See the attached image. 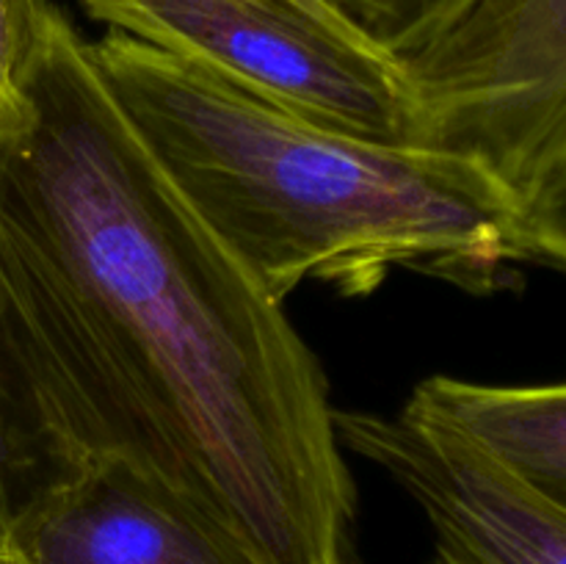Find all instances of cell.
Masks as SVG:
<instances>
[{
	"instance_id": "9c48e42d",
	"label": "cell",
	"mask_w": 566,
	"mask_h": 564,
	"mask_svg": "<svg viewBox=\"0 0 566 564\" xmlns=\"http://www.w3.org/2000/svg\"><path fill=\"white\" fill-rule=\"evenodd\" d=\"M368 42L407 61L434 44L475 0H324Z\"/></svg>"
},
{
	"instance_id": "30bf717a",
	"label": "cell",
	"mask_w": 566,
	"mask_h": 564,
	"mask_svg": "<svg viewBox=\"0 0 566 564\" xmlns=\"http://www.w3.org/2000/svg\"><path fill=\"white\" fill-rule=\"evenodd\" d=\"M48 0H0V133L22 105L28 72L42 42Z\"/></svg>"
},
{
	"instance_id": "8992f818",
	"label": "cell",
	"mask_w": 566,
	"mask_h": 564,
	"mask_svg": "<svg viewBox=\"0 0 566 564\" xmlns=\"http://www.w3.org/2000/svg\"><path fill=\"white\" fill-rule=\"evenodd\" d=\"M3 564H254L133 464L94 457L17 518Z\"/></svg>"
},
{
	"instance_id": "8fae6325",
	"label": "cell",
	"mask_w": 566,
	"mask_h": 564,
	"mask_svg": "<svg viewBox=\"0 0 566 564\" xmlns=\"http://www.w3.org/2000/svg\"><path fill=\"white\" fill-rule=\"evenodd\" d=\"M536 260L566 271V160L551 171L525 205Z\"/></svg>"
},
{
	"instance_id": "ba28073f",
	"label": "cell",
	"mask_w": 566,
	"mask_h": 564,
	"mask_svg": "<svg viewBox=\"0 0 566 564\" xmlns=\"http://www.w3.org/2000/svg\"><path fill=\"white\" fill-rule=\"evenodd\" d=\"M86 462L42 387L0 337V564L17 518Z\"/></svg>"
},
{
	"instance_id": "5b68a950",
	"label": "cell",
	"mask_w": 566,
	"mask_h": 564,
	"mask_svg": "<svg viewBox=\"0 0 566 564\" xmlns=\"http://www.w3.org/2000/svg\"><path fill=\"white\" fill-rule=\"evenodd\" d=\"M335 429L423 509L434 564H566V509L453 426L403 407L335 409Z\"/></svg>"
},
{
	"instance_id": "6da1fadb",
	"label": "cell",
	"mask_w": 566,
	"mask_h": 564,
	"mask_svg": "<svg viewBox=\"0 0 566 564\" xmlns=\"http://www.w3.org/2000/svg\"><path fill=\"white\" fill-rule=\"evenodd\" d=\"M0 337L86 459L160 481L254 564H354L357 490L324 368L53 3L0 133Z\"/></svg>"
},
{
	"instance_id": "3957f363",
	"label": "cell",
	"mask_w": 566,
	"mask_h": 564,
	"mask_svg": "<svg viewBox=\"0 0 566 564\" xmlns=\"http://www.w3.org/2000/svg\"><path fill=\"white\" fill-rule=\"evenodd\" d=\"M111 31L153 44L302 119L385 144H420L401 59L324 0H81Z\"/></svg>"
},
{
	"instance_id": "7a4b0ae2",
	"label": "cell",
	"mask_w": 566,
	"mask_h": 564,
	"mask_svg": "<svg viewBox=\"0 0 566 564\" xmlns=\"http://www.w3.org/2000/svg\"><path fill=\"white\" fill-rule=\"evenodd\" d=\"M88 50L138 142L274 302L304 280L370 293L392 269L492 293L536 260L525 208L468 155L302 119L122 31Z\"/></svg>"
},
{
	"instance_id": "277c9868",
	"label": "cell",
	"mask_w": 566,
	"mask_h": 564,
	"mask_svg": "<svg viewBox=\"0 0 566 564\" xmlns=\"http://www.w3.org/2000/svg\"><path fill=\"white\" fill-rule=\"evenodd\" d=\"M403 66L420 144L473 158L523 208L566 160V0H475Z\"/></svg>"
},
{
	"instance_id": "52a82bcc",
	"label": "cell",
	"mask_w": 566,
	"mask_h": 564,
	"mask_svg": "<svg viewBox=\"0 0 566 564\" xmlns=\"http://www.w3.org/2000/svg\"><path fill=\"white\" fill-rule=\"evenodd\" d=\"M407 407L453 426L566 509V382L495 387L431 376Z\"/></svg>"
}]
</instances>
